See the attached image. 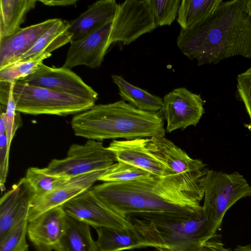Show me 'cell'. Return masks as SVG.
Masks as SVG:
<instances>
[{
	"mask_svg": "<svg viewBox=\"0 0 251 251\" xmlns=\"http://www.w3.org/2000/svg\"><path fill=\"white\" fill-rule=\"evenodd\" d=\"M181 52L197 65L217 64L241 56L251 58V15L242 0H222L215 11L176 39Z\"/></svg>",
	"mask_w": 251,
	"mask_h": 251,
	"instance_id": "cell-1",
	"label": "cell"
},
{
	"mask_svg": "<svg viewBox=\"0 0 251 251\" xmlns=\"http://www.w3.org/2000/svg\"><path fill=\"white\" fill-rule=\"evenodd\" d=\"M103 205L124 217L132 213L197 216L200 202L182 193L166 178L154 176L126 182H104L91 188Z\"/></svg>",
	"mask_w": 251,
	"mask_h": 251,
	"instance_id": "cell-2",
	"label": "cell"
},
{
	"mask_svg": "<svg viewBox=\"0 0 251 251\" xmlns=\"http://www.w3.org/2000/svg\"><path fill=\"white\" fill-rule=\"evenodd\" d=\"M164 119L162 111H142L121 100L95 104L75 115L71 126L75 135L88 140H133L164 136Z\"/></svg>",
	"mask_w": 251,
	"mask_h": 251,
	"instance_id": "cell-3",
	"label": "cell"
},
{
	"mask_svg": "<svg viewBox=\"0 0 251 251\" xmlns=\"http://www.w3.org/2000/svg\"><path fill=\"white\" fill-rule=\"evenodd\" d=\"M140 241L148 247L173 251H198L218 229L204 212L197 216L132 213L125 216Z\"/></svg>",
	"mask_w": 251,
	"mask_h": 251,
	"instance_id": "cell-4",
	"label": "cell"
},
{
	"mask_svg": "<svg viewBox=\"0 0 251 251\" xmlns=\"http://www.w3.org/2000/svg\"><path fill=\"white\" fill-rule=\"evenodd\" d=\"M147 149L172 173V181L185 195L201 201L204 198L209 169L203 162L190 157L164 136L145 138Z\"/></svg>",
	"mask_w": 251,
	"mask_h": 251,
	"instance_id": "cell-5",
	"label": "cell"
},
{
	"mask_svg": "<svg viewBox=\"0 0 251 251\" xmlns=\"http://www.w3.org/2000/svg\"><path fill=\"white\" fill-rule=\"evenodd\" d=\"M16 111L25 114L67 116L88 110L95 102L72 95L29 85L20 81L11 84Z\"/></svg>",
	"mask_w": 251,
	"mask_h": 251,
	"instance_id": "cell-6",
	"label": "cell"
},
{
	"mask_svg": "<svg viewBox=\"0 0 251 251\" xmlns=\"http://www.w3.org/2000/svg\"><path fill=\"white\" fill-rule=\"evenodd\" d=\"M251 196V186L238 172L208 171L202 205L206 217L219 229L226 212L239 200Z\"/></svg>",
	"mask_w": 251,
	"mask_h": 251,
	"instance_id": "cell-7",
	"label": "cell"
},
{
	"mask_svg": "<svg viewBox=\"0 0 251 251\" xmlns=\"http://www.w3.org/2000/svg\"><path fill=\"white\" fill-rule=\"evenodd\" d=\"M116 162L113 153L101 141L88 139L83 145L72 144L66 157L52 159L39 169L47 175L68 178L107 169Z\"/></svg>",
	"mask_w": 251,
	"mask_h": 251,
	"instance_id": "cell-8",
	"label": "cell"
},
{
	"mask_svg": "<svg viewBox=\"0 0 251 251\" xmlns=\"http://www.w3.org/2000/svg\"><path fill=\"white\" fill-rule=\"evenodd\" d=\"M147 0H127L118 4L111 24L109 45L121 42L128 45L156 28Z\"/></svg>",
	"mask_w": 251,
	"mask_h": 251,
	"instance_id": "cell-9",
	"label": "cell"
},
{
	"mask_svg": "<svg viewBox=\"0 0 251 251\" xmlns=\"http://www.w3.org/2000/svg\"><path fill=\"white\" fill-rule=\"evenodd\" d=\"M31 86L64 93L95 102L98 93L71 69L48 66L41 63L35 71L18 80Z\"/></svg>",
	"mask_w": 251,
	"mask_h": 251,
	"instance_id": "cell-10",
	"label": "cell"
},
{
	"mask_svg": "<svg viewBox=\"0 0 251 251\" xmlns=\"http://www.w3.org/2000/svg\"><path fill=\"white\" fill-rule=\"evenodd\" d=\"M66 215L95 229L101 227L118 229H133L125 218L103 205L92 193L91 188L61 206Z\"/></svg>",
	"mask_w": 251,
	"mask_h": 251,
	"instance_id": "cell-11",
	"label": "cell"
},
{
	"mask_svg": "<svg viewBox=\"0 0 251 251\" xmlns=\"http://www.w3.org/2000/svg\"><path fill=\"white\" fill-rule=\"evenodd\" d=\"M204 101L199 94L184 87L176 88L163 99L162 112L167 122L166 131L196 126L204 112Z\"/></svg>",
	"mask_w": 251,
	"mask_h": 251,
	"instance_id": "cell-12",
	"label": "cell"
},
{
	"mask_svg": "<svg viewBox=\"0 0 251 251\" xmlns=\"http://www.w3.org/2000/svg\"><path fill=\"white\" fill-rule=\"evenodd\" d=\"M112 22L81 39L71 41L63 66L69 69L80 65L92 69L100 67L110 47Z\"/></svg>",
	"mask_w": 251,
	"mask_h": 251,
	"instance_id": "cell-13",
	"label": "cell"
},
{
	"mask_svg": "<svg viewBox=\"0 0 251 251\" xmlns=\"http://www.w3.org/2000/svg\"><path fill=\"white\" fill-rule=\"evenodd\" d=\"M106 148L113 153L117 162L126 163L172 181L171 171L147 149L145 138L113 140Z\"/></svg>",
	"mask_w": 251,
	"mask_h": 251,
	"instance_id": "cell-14",
	"label": "cell"
},
{
	"mask_svg": "<svg viewBox=\"0 0 251 251\" xmlns=\"http://www.w3.org/2000/svg\"><path fill=\"white\" fill-rule=\"evenodd\" d=\"M33 186L22 178L0 200V240L18 223L27 219L30 205L34 196Z\"/></svg>",
	"mask_w": 251,
	"mask_h": 251,
	"instance_id": "cell-15",
	"label": "cell"
},
{
	"mask_svg": "<svg viewBox=\"0 0 251 251\" xmlns=\"http://www.w3.org/2000/svg\"><path fill=\"white\" fill-rule=\"evenodd\" d=\"M59 19H50L21 28L12 35L0 39V70L18 62Z\"/></svg>",
	"mask_w": 251,
	"mask_h": 251,
	"instance_id": "cell-16",
	"label": "cell"
},
{
	"mask_svg": "<svg viewBox=\"0 0 251 251\" xmlns=\"http://www.w3.org/2000/svg\"><path fill=\"white\" fill-rule=\"evenodd\" d=\"M106 172L104 170L88 173L78 182L34 197L28 211V222L47 211L61 206L70 200L91 188Z\"/></svg>",
	"mask_w": 251,
	"mask_h": 251,
	"instance_id": "cell-17",
	"label": "cell"
},
{
	"mask_svg": "<svg viewBox=\"0 0 251 251\" xmlns=\"http://www.w3.org/2000/svg\"><path fill=\"white\" fill-rule=\"evenodd\" d=\"M66 214L61 206L51 209L28 222L27 235L34 246L46 245L52 248L63 236Z\"/></svg>",
	"mask_w": 251,
	"mask_h": 251,
	"instance_id": "cell-18",
	"label": "cell"
},
{
	"mask_svg": "<svg viewBox=\"0 0 251 251\" xmlns=\"http://www.w3.org/2000/svg\"><path fill=\"white\" fill-rule=\"evenodd\" d=\"M118 5L115 0H100L89 5L86 11L69 22L71 41L81 39L112 22Z\"/></svg>",
	"mask_w": 251,
	"mask_h": 251,
	"instance_id": "cell-19",
	"label": "cell"
},
{
	"mask_svg": "<svg viewBox=\"0 0 251 251\" xmlns=\"http://www.w3.org/2000/svg\"><path fill=\"white\" fill-rule=\"evenodd\" d=\"M90 226L67 215L65 233L59 242L52 248L55 251H98Z\"/></svg>",
	"mask_w": 251,
	"mask_h": 251,
	"instance_id": "cell-20",
	"label": "cell"
},
{
	"mask_svg": "<svg viewBox=\"0 0 251 251\" xmlns=\"http://www.w3.org/2000/svg\"><path fill=\"white\" fill-rule=\"evenodd\" d=\"M36 0H0V39L9 37L21 28L27 14L34 9Z\"/></svg>",
	"mask_w": 251,
	"mask_h": 251,
	"instance_id": "cell-21",
	"label": "cell"
},
{
	"mask_svg": "<svg viewBox=\"0 0 251 251\" xmlns=\"http://www.w3.org/2000/svg\"><path fill=\"white\" fill-rule=\"evenodd\" d=\"M69 22L59 19L18 62L26 61L40 55L51 53L54 50L70 43L73 34L69 31Z\"/></svg>",
	"mask_w": 251,
	"mask_h": 251,
	"instance_id": "cell-22",
	"label": "cell"
},
{
	"mask_svg": "<svg viewBox=\"0 0 251 251\" xmlns=\"http://www.w3.org/2000/svg\"><path fill=\"white\" fill-rule=\"evenodd\" d=\"M111 78L118 88L122 100L142 111L152 112L162 111L163 99L161 98L130 84L120 75H112Z\"/></svg>",
	"mask_w": 251,
	"mask_h": 251,
	"instance_id": "cell-23",
	"label": "cell"
},
{
	"mask_svg": "<svg viewBox=\"0 0 251 251\" xmlns=\"http://www.w3.org/2000/svg\"><path fill=\"white\" fill-rule=\"evenodd\" d=\"M98 251H123L140 248V241L134 229L101 227L95 229Z\"/></svg>",
	"mask_w": 251,
	"mask_h": 251,
	"instance_id": "cell-24",
	"label": "cell"
},
{
	"mask_svg": "<svg viewBox=\"0 0 251 251\" xmlns=\"http://www.w3.org/2000/svg\"><path fill=\"white\" fill-rule=\"evenodd\" d=\"M222 0H181L176 18L181 29H187L206 19Z\"/></svg>",
	"mask_w": 251,
	"mask_h": 251,
	"instance_id": "cell-25",
	"label": "cell"
},
{
	"mask_svg": "<svg viewBox=\"0 0 251 251\" xmlns=\"http://www.w3.org/2000/svg\"><path fill=\"white\" fill-rule=\"evenodd\" d=\"M86 175V174L68 178L57 177L41 172L39 168L30 167L28 169L25 177L34 188V197H37L78 182Z\"/></svg>",
	"mask_w": 251,
	"mask_h": 251,
	"instance_id": "cell-26",
	"label": "cell"
},
{
	"mask_svg": "<svg viewBox=\"0 0 251 251\" xmlns=\"http://www.w3.org/2000/svg\"><path fill=\"white\" fill-rule=\"evenodd\" d=\"M51 53L33 57L26 61H19L0 70V81L12 83L33 73L43 60Z\"/></svg>",
	"mask_w": 251,
	"mask_h": 251,
	"instance_id": "cell-27",
	"label": "cell"
},
{
	"mask_svg": "<svg viewBox=\"0 0 251 251\" xmlns=\"http://www.w3.org/2000/svg\"><path fill=\"white\" fill-rule=\"evenodd\" d=\"M143 169L123 162H117L101 176L99 180L103 182H126L151 176Z\"/></svg>",
	"mask_w": 251,
	"mask_h": 251,
	"instance_id": "cell-28",
	"label": "cell"
},
{
	"mask_svg": "<svg viewBox=\"0 0 251 251\" xmlns=\"http://www.w3.org/2000/svg\"><path fill=\"white\" fill-rule=\"evenodd\" d=\"M157 26L170 25L176 17L180 0H147Z\"/></svg>",
	"mask_w": 251,
	"mask_h": 251,
	"instance_id": "cell-29",
	"label": "cell"
},
{
	"mask_svg": "<svg viewBox=\"0 0 251 251\" xmlns=\"http://www.w3.org/2000/svg\"><path fill=\"white\" fill-rule=\"evenodd\" d=\"M28 223L27 219L22 220L0 240V251H28Z\"/></svg>",
	"mask_w": 251,
	"mask_h": 251,
	"instance_id": "cell-30",
	"label": "cell"
},
{
	"mask_svg": "<svg viewBox=\"0 0 251 251\" xmlns=\"http://www.w3.org/2000/svg\"><path fill=\"white\" fill-rule=\"evenodd\" d=\"M237 89L250 118V122L247 127L251 132V66L238 75Z\"/></svg>",
	"mask_w": 251,
	"mask_h": 251,
	"instance_id": "cell-31",
	"label": "cell"
},
{
	"mask_svg": "<svg viewBox=\"0 0 251 251\" xmlns=\"http://www.w3.org/2000/svg\"><path fill=\"white\" fill-rule=\"evenodd\" d=\"M6 106V135L7 139L8 147L10 149L11 141L17 129L20 126L21 121L20 112L17 111L16 109V105L11 88L8 103Z\"/></svg>",
	"mask_w": 251,
	"mask_h": 251,
	"instance_id": "cell-32",
	"label": "cell"
},
{
	"mask_svg": "<svg viewBox=\"0 0 251 251\" xmlns=\"http://www.w3.org/2000/svg\"><path fill=\"white\" fill-rule=\"evenodd\" d=\"M9 150L6 133L0 134V184L1 191L5 190L4 183L8 170Z\"/></svg>",
	"mask_w": 251,
	"mask_h": 251,
	"instance_id": "cell-33",
	"label": "cell"
},
{
	"mask_svg": "<svg viewBox=\"0 0 251 251\" xmlns=\"http://www.w3.org/2000/svg\"><path fill=\"white\" fill-rule=\"evenodd\" d=\"M198 251H233L226 248L220 241L210 239L204 242Z\"/></svg>",
	"mask_w": 251,
	"mask_h": 251,
	"instance_id": "cell-34",
	"label": "cell"
},
{
	"mask_svg": "<svg viewBox=\"0 0 251 251\" xmlns=\"http://www.w3.org/2000/svg\"><path fill=\"white\" fill-rule=\"evenodd\" d=\"M11 84L0 81V101L3 105L6 106L8 103Z\"/></svg>",
	"mask_w": 251,
	"mask_h": 251,
	"instance_id": "cell-35",
	"label": "cell"
},
{
	"mask_svg": "<svg viewBox=\"0 0 251 251\" xmlns=\"http://www.w3.org/2000/svg\"><path fill=\"white\" fill-rule=\"evenodd\" d=\"M39 1L47 6H64L75 5L78 0H43Z\"/></svg>",
	"mask_w": 251,
	"mask_h": 251,
	"instance_id": "cell-36",
	"label": "cell"
},
{
	"mask_svg": "<svg viewBox=\"0 0 251 251\" xmlns=\"http://www.w3.org/2000/svg\"><path fill=\"white\" fill-rule=\"evenodd\" d=\"M6 108L3 111L0 110V134L6 133V120L5 111Z\"/></svg>",
	"mask_w": 251,
	"mask_h": 251,
	"instance_id": "cell-37",
	"label": "cell"
},
{
	"mask_svg": "<svg viewBox=\"0 0 251 251\" xmlns=\"http://www.w3.org/2000/svg\"><path fill=\"white\" fill-rule=\"evenodd\" d=\"M36 251H52V248L46 245H35L34 246Z\"/></svg>",
	"mask_w": 251,
	"mask_h": 251,
	"instance_id": "cell-38",
	"label": "cell"
},
{
	"mask_svg": "<svg viewBox=\"0 0 251 251\" xmlns=\"http://www.w3.org/2000/svg\"><path fill=\"white\" fill-rule=\"evenodd\" d=\"M246 11L251 15V0H242Z\"/></svg>",
	"mask_w": 251,
	"mask_h": 251,
	"instance_id": "cell-39",
	"label": "cell"
},
{
	"mask_svg": "<svg viewBox=\"0 0 251 251\" xmlns=\"http://www.w3.org/2000/svg\"><path fill=\"white\" fill-rule=\"evenodd\" d=\"M157 250H158V251H173L172 250H167V249H158Z\"/></svg>",
	"mask_w": 251,
	"mask_h": 251,
	"instance_id": "cell-40",
	"label": "cell"
}]
</instances>
